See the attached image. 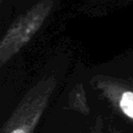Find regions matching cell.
<instances>
[{
  "label": "cell",
  "mask_w": 133,
  "mask_h": 133,
  "mask_svg": "<svg viewBox=\"0 0 133 133\" xmlns=\"http://www.w3.org/2000/svg\"><path fill=\"white\" fill-rule=\"evenodd\" d=\"M53 4V0H42L11 25L0 42V66H4L31 40L51 12Z\"/></svg>",
  "instance_id": "obj_2"
},
{
  "label": "cell",
  "mask_w": 133,
  "mask_h": 133,
  "mask_svg": "<svg viewBox=\"0 0 133 133\" xmlns=\"http://www.w3.org/2000/svg\"><path fill=\"white\" fill-rule=\"evenodd\" d=\"M92 83L116 110L133 123V89L115 78L104 76L93 78Z\"/></svg>",
  "instance_id": "obj_3"
},
{
  "label": "cell",
  "mask_w": 133,
  "mask_h": 133,
  "mask_svg": "<svg viewBox=\"0 0 133 133\" xmlns=\"http://www.w3.org/2000/svg\"><path fill=\"white\" fill-rule=\"evenodd\" d=\"M55 76L42 78L26 93L4 123L1 133H33L57 86Z\"/></svg>",
  "instance_id": "obj_1"
},
{
  "label": "cell",
  "mask_w": 133,
  "mask_h": 133,
  "mask_svg": "<svg viewBox=\"0 0 133 133\" xmlns=\"http://www.w3.org/2000/svg\"><path fill=\"white\" fill-rule=\"evenodd\" d=\"M68 108L83 115H89L90 113V109L88 104L87 95L82 83H78L71 89L69 95L68 100Z\"/></svg>",
  "instance_id": "obj_4"
}]
</instances>
